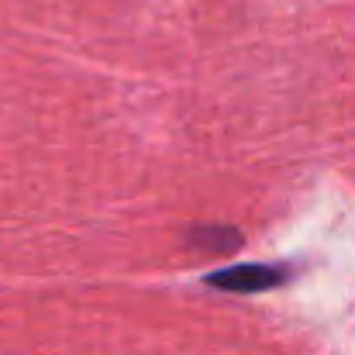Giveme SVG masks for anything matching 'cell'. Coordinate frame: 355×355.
I'll return each mask as SVG.
<instances>
[{"instance_id":"1","label":"cell","mask_w":355,"mask_h":355,"mask_svg":"<svg viewBox=\"0 0 355 355\" xmlns=\"http://www.w3.org/2000/svg\"><path fill=\"white\" fill-rule=\"evenodd\" d=\"M290 279L286 266H262V262H245V266H228L221 272L207 276V286L225 290V293H262L272 286H283Z\"/></svg>"},{"instance_id":"2","label":"cell","mask_w":355,"mask_h":355,"mask_svg":"<svg viewBox=\"0 0 355 355\" xmlns=\"http://www.w3.org/2000/svg\"><path fill=\"white\" fill-rule=\"evenodd\" d=\"M190 238H193V245L211 248V252H225V248L241 245V232L235 228H197V232H190Z\"/></svg>"}]
</instances>
